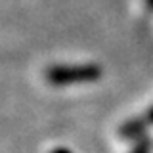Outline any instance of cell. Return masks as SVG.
I'll return each mask as SVG.
<instances>
[{"instance_id": "obj_1", "label": "cell", "mask_w": 153, "mask_h": 153, "mask_svg": "<svg viewBox=\"0 0 153 153\" xmlns=\"http://www.w3.org/2000/svg\"><path fill=\"white\" fill-rule=\"evenodd\" d=\"M102 76V69L94 63L88 65H54L46 71V80L54 86L94 82Z\"/></svg>"}, {"instance_id": "obj_2", "label": "cell", "mask_w": 153, "mask_h": 153, "mask_svg": "<svg viewBox=\"0 0 153 153\" xmlns=\"http://www.w3.org/2000/svg\"><path fill=\"white\" fill-rule=\"evenodd\" d=\"M153 126V107L140 119H132V121L124 123L121 126V134L124 138H138L146 132V128Z\"/></svg>"}, {"instance_id": "obj_3", "label": "cell", "mask_w": 153, "mask_h": 153, "mask_svg": "<svg viewBox=\"0 0 153 153\" xmlns=\"http://www.w3.org/2000/svg\"><path fill=\"white\" fill-rule=\"evenodd\" d=\"M149 151H151V142H149V140H146V138L138 142V143H136V147L132 149V153H149Z\"/></svg>"}, {"instance_id": "obj_4", "label": "cell", "mask_w": 153, "mask_h": 153, "mask_svg": "<svg viewBox=\"0 0 153 153\" xmlns=\"http://www.w3.org/2000/svg\"><path fill=\"white\" fill-rule=\"evenodd\" d=\"M54 153H71V151L65 149V147H59V149H54Z\"/></svg>"}, {"instance_id": "obj_5", "label": "cell", "mask_w": 153, "mask_h": 153, "mask_svg": "<svg viewBox=\"0 0 153 153\" xmlns=\"http://www.w3.org/2000/svg\"><path fill=\"white\" fill-rule=\"evenodd\" d=\"M147 6H149V8H153V0H147Z\"/></svg>"}]
</instances>
